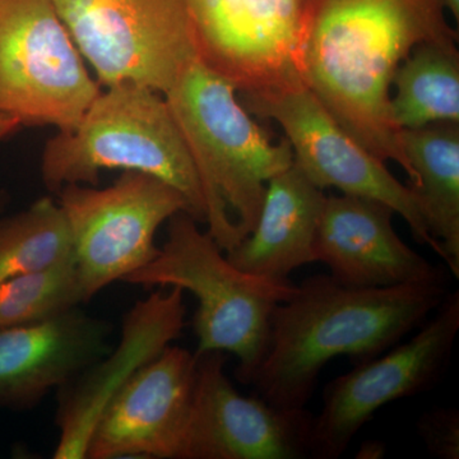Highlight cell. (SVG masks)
<instances>
[{"instance_id": "6", "label": "cell", "mask_w": 459, "mask_h": 459, "mask_svg": "<svg viewBox=\"0 0 459 459\" xmlns=\"http://www.w3.org/2000/svg\"><path fill=\"white\" fill-rule=\"evenodd\" d=\"M53 0H0V113L74 129L101 92Z\"/></svg>"}, {"instance_id": "15", "label": "cell", "mask_w": 459, "mask_h": 459, "mask_svg": "<svg viewBox=\"0 0 459 459\" xmlns=\"http://www.w3.org/2000/svg\"><path fill=\"white\" fill-rule=\"evenodd\" d=\"M394 208L358 195L325 197L316 231V261L327 265L332 279L359 289L409 283L446 282L434 267L398 237Z\"/></svg>"}, {"instance_id": "11", "label": "cell", "mask_w": 459, "mask_h": 459, "mask_svg": "<svg viewBox=\"0 0 459 459\" xmlns=\"http://www.w3.org/2000/svg\"><path fill=\"white\" fill-rule=\"evenodd\" d=\"M199 60L259 95L303 81L300 50L312 0H186Z\"/></svg>"}, {"instance_id": "2", "label": "cell", "mask_w": 459, "mask_h": 459, "mask_svg": "<svg viewBox=\"0 0 459 459\" xmlns=\"http://www.w3.org/2000/svg\"><path fill=\"white\" fill-rule=\"evenodd\" d=\"M446 282L344 286L316 274L274 307L267 350L244 385L282 409H305L323 368L346 356L362 364L420 327L446 298Z\"/></svg>"}, {"instance_id": "3", "label": "cell", "mask_w": 459, "mask_h": 459, "mask_svg": "<svg viewBox=\"0 0 459 459\" xmlns=\"http://www.w3.org/2000/svg\"><path fill=\"white\" fill-rule=\"evenodd\" d=\"M234 84L192 63L165 93L197 165L207 202V232L230 252L255 230L268 181L294 164L244 107Z\"/></svg>"}, {"instance_id": "19", "label": "cell", "mask_w": 459, "mask_h": 459, "mask_svg": "<svg viewBox=\"0 0 459 459\" xmlns=\"http://www.w3.org/2000/svg\"><path fill=\"white\" fill-rule=\"evenodd\" d=\"M389 114L398 131L433 124H459L457 45L420 44L398 66L392 80Z\"/></svg>"}, {"instance_id": "23", "label": "cell", "mask_w": 459, "mask_h": 459, "mask_svg": "<svg viewBox=\"0 0 459 459\" xmlns=\"http://www.w3.org/2000/svg\"><path fill=\"white\" fill-rule=\"evenodd\" d=\"M23 124L14 115L0 113V142L7 140L22 128Z\"/></svg>"}, {"instance_id": "26", "label": "cell", "mask_w": 459, "mask_h": 459, "mask_svg": "<svg viewBox=\"0 0 459 459\" xmlns=\"http://www.w3.org/2000/svg\"><path fill=\"white\" fill-rule=\"evenodd\" d=\"M9 201V197L7 193L4 190H0V213L4 210L5 205H7Z\"/></svg>"}, {"instance_id": "12", "label": "cell", "mask_w": 459, "mask_h": 459, "mask_svg": "<svg viewBox=\"0 0 459 459\" xmlns=\"http://www.w3.org/2000/svg\"><path fill=\"white\" fill-rule=\"evenodd\" d=\"M226 359L221 351L197 355L195 397L179 459L309 457L312 413L273 406L259 395L244 397L226 377Z\"/></svg>"}, {"instance_id": "17", "label": "cell", "mask_w": 459, "mask_h": 459, "mask_svg": "<svg viewBox=\"0 0 459 459\" xmlns=\"http://www.w3.org/2000/svg\"><path fill=\"white\" fill-rule=\"evenodd\" d=\"M325 190L295 164L272 178L255 230L226 256L238 270L274 281L316 263V231L325 207Z\"/></svg>"}, {"instance_id": "8", "label": "cell", "mask_w": 459, "mask_h": 459, "mask_svg": "<svg viewBox=\"0 0 459 459\" xmlns=\"http://www.w3.org/2000/svg\"><path fill=\"white\" fill-rule=\"evenodd\" d=\"M57 195L71 230L84 303L152 261L159 255L160 226L181 211L188 213L177 189L143 172L124 171L105 189L69 184Z\"/></svg>"}, {"instance_id": "20", "label": "cell", "mask_w": 459, "mask_h": 459, "mask_svg": "<svg viewBox=\"0 0 459 459\" xmlns=\"http://www.w3.org/2000/svg\"><path fill=\"white\" fill-rule=\"evenodd\" d=\"M74 258L65 214L49 197L0 220V282Z\"/></svg>"}, {"instance_id": "21", "label": "cell", "mask_w": 459, "mask_h": 459, "mask_svg": "<svg viewBox=\"0 0 459 459\" xmlns=\"http://www.w3.org/2000/svg\"><path fill=\"white\" fill-rule=\"evenodd\" d=\"M84 303L74 258L0 282V329L50 318Z\"/></svg>"}, {"instance_id": "7", "label": "cell", "mask_w": 459, "mask_h": 459, "mask_svg": "<svg viewBox=\"0 0 459 459\" xmlns=\"http://www.w3.org/2000/svg\"><path fill=\"white\" fill-rule=\"evenodd\" d=\"M81 56L105 87L165 95L195 59L186 0H53Z\"/></svg>"}, {"instance_id": "13", "label": "cell", "mask_w": 459, "mask_h": 459, "mask_svg": "<svg viewBox=\"0 0 459 459\" xmlns=\"http://www.w3.org/2000/svg\"><path fill=\"white\" fill-rule=\"evenodd\" d=\"M197 355L168 346L108 402L87 458L179 459L188 429Z\"/></svg>"}, {"instance_id": "14", "label": "cell", "mask_w": 459, "mask_h": 459, "mask_svg": "<svg viewBox=\"0 0 459 459\" xmlns=\"http://www.w3.org/2000/svg\"><path fill=\"white\" fill-rule=\"evenodd\" d=\"M183 290L164 287L138 301L124 316L122 337L108 351L60 388L54 458H87L93 430L108 402L142 367L155 359L186 327Z\"/></svg>"}, {"instance_id": "5", "label": "cell", "mask_w": 459, "mask_h": 459, "mask_svg": "<svg viewBox=\"0 0 459 459\" xmlns=\"http://www.w3.org/2000/svg\"><path fill=\"white\" fill-rule=\"evenodd\" d=\"M124 282L144 287H179L197 298L195 353L237 356V377L246 383L267 350L274 307L291 298L296 285L238 270L189 213L169 220L168 238L159 255Z\"/></svg>"}, {"instance_id": "1", "label": "cell", "mask_w": 459, "mask_h": 459, "mask_svg": "<svg viewBox=\"0 0 459 459\" xmlns=\"http://www.w3.org/2000/svg\"><path fill=\"white\" fill-rule=\"evenodd\" d=\"M457 45L442 0H312L300 74L344 131L416 177L389 114L392 80L420 44Z\"/></svg>"}, {"instance_id": "9", "label": "cell", "mask_w": 459, "mask_h": 459, "mask_svg": "<svg viewBox=\"0 0 459 459\" xmlns=\"http://www.w3.org/2000/svg\"><path fill=\"white\" fill-rule=\"evenodd\" d=\"M241 98L250 114L274 120L283 129L294 164L314 186L388 204L409 223L415 240L442 258L410 186L395 179L385 161L344 131L303 81Z\"/></svg>"}, {"instance_id": "25", "label": "cell", "mask_w": 459, "mask_h": 459, "mask_svg": "<svg viewBox=\"0 0 459 459\" xmlns=\"http://www.w3.org/2000/svg\"><path fill=\"white\" fill-rule=\"evenodd\" d=\"M444 9H448L455 21H459V0H442Z\"/></svg>"}, {"instance_id": "18", "label": "cell", "mask_w": 459, "mask_h": 459, "mask_svg": "<svg viewBox=\"0 0 459 459\" xmlns=\"http://www.w3.org/2000/svg\"><path fill=\"white\" fill-rule=\"evenodd\" d=\"M401 146L415 172L412 189L446 267L459 277V124L401 129Z\"/></svg>"}, {"instance_id": "10", "label": "cell", "mask_w": 459, "mask_h": 459, "mask_svg": "<svg viewBox=\"0 0 459 459\" xmlns=\"http://www.w3.org/2000/svg\"><path fill=\"white\" fill-rule=\"evenodd\" d=\"M434 318L401 346L337 377L325 385L323 409L313 416L309 457L338 459L377 410L424 394L448 367L459 332V292L446 294Z\"/></svg>"}, {"instance_id": "24", "label": "cell", "mask_w": 459, "mask_h": 459, "mask_svg": "<svg viewBox=\"0 0 459 459\" xmlns=\"http://www.w3.org/2000/svg\"><path fill=\"white\" fill-rule=\"evenodd\" d=\"M385 446L380 442H367L362 444L360 451L356 458L359 459H379L385 457Z\"/></svg>"}, {"instance_id": "16", "label": "cell", "mask_w": 459, "mask_h": 459, "mask_svg": "<svg viewBox=\"0 0 459 459\" xmlns=\"http://www.w3.org/2000/svg\"><path fill=\"white\" fill-rule=\"evenodd\" d=\"M110 327L75 307L0 329V409H27L110 351Z\"/></svg>"}, {"instance_id": "22", "label": "cell", "mask_w": 459, "mask_h": 459, "mask_svg": "<svg viewBox=\"0 0 459 459\" xmlns=\"http://www.w3.org/2000/svg\"><path fill=\"white\" fill-rule=\"evenodd\" d=\"M418 431L435 458L459 459V411L440 407L422 413Z\"/></svg>"}, {"instance_id": "4", "label": "cell", "mask_w": 459, "mask_h": 459, "mask_svg": "<svg viewBox=\"0 0 459 459\" xmlns=\"http://www.w3.org/2000/svg\"><path fill=\"white\" fill-rule=\"evenodd\" d=\"M102 170L137 171L178 190L198 223L207 221L204 184L188 143L162 93L143 84L108 86L71 131L44 147L41 175L50 192L95 186Z\"/></svg>"}]
</instances>
